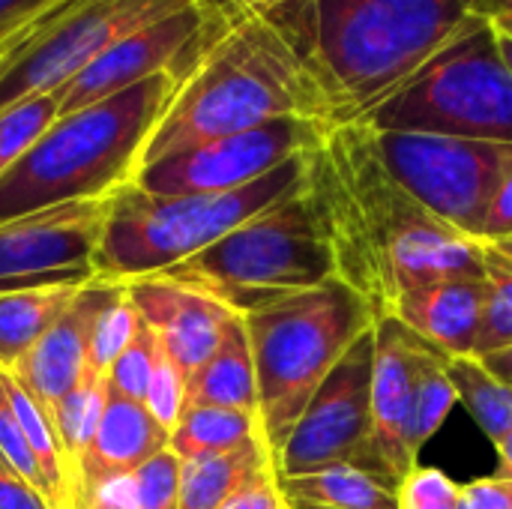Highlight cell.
<instances>
[{
	"instance_id": "obj_9",
	"label": "cell",
	"mask_w": 512,
	"mask_h": 509,
	"mask_svg": "<svg viewBox=\"0 0 512 509\" xmlns=\"http://www.w3.org/2000/svg\"><path fill=\"white\" fill-rule=\"evenodd\" d=\"M201 0H63L0 60V111L54 93L132 30Z\"/></svg>"
},
{
	"instance_id": "obj_15",
	"label": "cell",
	"mask_w": 512,
	"mask_h": 509,
	"mask_svg": "<svg viewBox=\"0 0 512 509\" xmlns=\"http://www.w3.org/2000/svg\"><path fill=\"white\" fill-rule=\"evenodd\" d=\"M432 345L417 339L402 321L384 318L375 324V369H372V435L363 471L399 486L417 459L408 450V429L420 372Z\"/></svg>"
},
{
	"instance_id": "obj_11",
	"label": "cell",
	"mask_w": 512,
	"mask_h": 509,
	"mask_svg": "<svg viewBox=\"0 0 512 509\" xmlns=\"http://www.w3.org/2000/svg\"><path fill=\"white\" fill-rule=\"evenodd\" d=\"M375 327L354 342L318 387L276 456L279 477H303L333 465L363 468L372 435Z\"/></svg>"
},
{
	"instance_id": "obj_14",
	"label": "cell",
	"mask_w": 512,
	"mask_h": 509,
	"mask_svg": "<svg viewBox=\"0 0 512 509\" xmlns=\"http://www.w3.org/2000/svg\"><path fill=\"white\" fill-rule=\"evenodd\" d=\"M207 30V3L180 9L174 15L156 18L108 51H102L84 72H78L69 84L57 90L60 114H72L93 102H102L114 93H123L153 75L171 72L183 78L198 54V45Z\"/></svg>"
},
{
	"instance_id": "obj_2",
	"label": "cell",
	"mask_w": 512,
	"mask_h": 509,
	"mask_svg": "<svg viewBox=\"0 0 512 509\" xmlns=\"http://www.w3.org/2000/svg\"><path fill=\"white\" fill-rule=\"evenodd\" d=\"M276 120L333 126L336 111L306 54L273 15L222 12L207 3L204 39L144 147L141 168Z\"/></svg>"
},
{
	"instance_id": "obj_3",
	"label": "cell",
	"mask_w": 512,
	"mask_h": 509,
	"mask_svg": "<svg viewBox=\"0 0 512 509\" xmlns=\"http://www.w3.org/2000/svg\"><path fill=\"white\" fill-rule=\"evenodd\" d=\"M270 15L306 54L336 123L363 120L486 24L474 0H288Z\"/></svg>"
},
{
	"instance_id": "obj_22",
	"label": "cell",
	"mask_w": 512,
	"mask_h": 509,
	"mask_svg": "<svg viewBox=\"0 0 512 509\" xmlns=\"http://www.w3.org/2000/svg\"><path fill=\"white\" fill-rule=\"evenodd\" d=\"M267 471H276V462L264 438H255L237 450L186 459L180 471L177 509H225L237 492Z\"/></svg>"
},
{
	"instance_id": "obj_38",
	"label": "cell",
	"mask_w": 512,
	"mask_h": 509,
	"mask_svg": "<svg viewBox=\"0 0 512 509\" xmlns=\"http://www.w3.org/2000/svg\"><path fill=\"white\" fill-rule=\"evenodd\" d=\"M225 509H294L288 504V498L282 495L279 486V474L267 471L258 480H252L243 492H237Z\"/></svg>"
},
{
	"instance_id": "obj_34",
	"label": "cell",
	"mask_w": 512,
	"mask_h": 509,
	"mask_svg": "<svg viewBox=\"0 0 512 509\" xmlns=\"http://www.w3.org/2000/svg\"><path fill=\"white\" fill-rule=\"evenodd\" d=\"M63 0H0V60Z\"/></svg>"
},
{
	"instance_id": "obj_12",
	"label": "cell",
	"mask_w": 512,
	"mask_h": 509,
	"mask_svg": "<svg viewBox=\"0 0 512 509\" xmlns=\"http://www.w3.org/2000/svg\"><path fill=\"white\" fill-rule=\"evenodd\" d=\"M327 126L309 120H276L249 132L225 135L144 165L135 186L150 195H213L249 186L288 159L306 153Z\"/></svg>"
},
{
	"instance_id": "obj_45",
	"label": "cell",
	"mask_w": 512,
	"mask_h": 509,
	"mask_svg": "<svg viewBox=\"0 0 512 509\" xmlns=\"http://www.w3.org/2000/svg\"><path fill=\"white\" fill-rule=\"evenodd\" d=\"M495 24H498V21H495ZM501 27H507V30H510V33H512V24H501Z\"/></svg>"
},
{
	"instance_id": "obj_32",
	"label": "cell",
	"mask_w": 512,
	"mask_h": 509,
	"mask_svg": "<svg viewBox=\"0 0 512 509\" xmlns=\"http://www.w3.org/2000/svg\"><path fill=\"white\" fill-rule=\"evenodd\" d=\"M396 501L399 509H459L462 486L441 468L417 465L396 486Z\"/></svg>"
},
{
	"instance_id": "obj_42",
	"label": "cell",
	"mask_w": 512,
	"mask_h": 509,
	"mask_svg": "<svg viewBox=\"0 0 512 509\" xmlns=\"http://www.w3.org/2000/svg\"><path fill=\"white\" fill-rule=\"evenodd\" d=\"M480 360H483V366H486L498 381H504L507 387H512V348L495 351V354H486V357H480Z\"/></svg>"
},
{
	"instance_id": "obj_1",
	"label": "cell",
	"mask_w": 512,
	"mask_h": 509,
	"mask_svg": "<svg viewBox=\"0 0 512 509\" xmlns=\"http://www.w3.org/2000/svg\"><path fill=\"white\" fill-rule=\"evenodd\" d=\"M306 195L336 279L366 303L375 324L396 318L423 285L486 270L480 240L432 216L396 183L366 120L333 123L306 150Z\"/></svg>"
},
{
	"instance_id": "obj_18",
	"label": "cell",
	"mask_w": 512,
	"mask_h": 509,
	"mask_svg": "<svg viewBox=\"0 0 512 509\" xmlns=\"http://www.w3.org/2000/svg\"><path fill=\"white\" fill-rule=\"evenodd\" d=\"M489 306V282L483 273H462L438 279L411 291L396 321L444 357H474Z\"/></svg>"
},
{
	"instance_id": "obj_8",
	"label": "cell",
	"mask_w": 512,
	"mask_h": 509,
	"mask_svg": "<svg viewBox=\"0 0 512 509\" xmlns=\"http://www.w3.org/2000/svg\"><path fill=\"white\" fill-rule=\"evenodd\" d=\"M378 132H426L512 144V72L492 24L453 42L363 117Z\"/></svg>"
},
{
	"instance_id": "obj_20",
	"label": "cell",
	"mask_w": 512,
	"mask_h": 509,
	"mask_svg": "<svg viewBox=\"0 0 512 509\" xmlns=\"http://www.w3.org/2000/svg\"><path fill=\"white\" fill-rule=\"evenodd\" d=\"M90 279L0 288V369L12 372L30 354V348L69 312Z\"/></svg>"
},
{
	"instance_id": "obj_17",
	"label": "cell",
	"mask_w": 512,
	"mask_h": 509,
	"mask_svg": "<svg viewBox=\"0 0 512 509\" xmlns=\"http://www.w3.org/2000/svg\"><path fill=\"white\" fill-rule=\"evenodd\" d=\"M117 282L93 276L69 312L30 348V354L12 369L15 381L51 414L57 402L78 384V378L87 372L90 360V336L96 315L102 312L105 300L111 297Z\"/></svg>"
},
{
	"instance_id": "obj_5",
	"label": "cell",
	"mask_w": 512,
	"mask_h": 509,
	"mask_svg": "<svg viewBox=\"0 0 512 509\" xmlns=\"http://www.w3.org/2000/svg\"><path fill=\"white\" fill-rule=\"evenodd\" d=\"M243 321L258 375L261 435L276 462L318 387L375 321L339 279L261 306Z\"/></svg>"
},
{
	"instance_id": "obj_7",
	"label": "cell",
	"mask_w": 512,
	"mask_h": 509,
	"mask_svg": "<svg viewBox=\"0 0 512 509\" xmlns=\"http://www.w3.org/2000/svg\"><path fill=\"white\" fill-rule=\"evenodd\" d=\"M159 276L189 285L237 315H249L336 279V270L303 186Z\"/></svg>"
},
{
	"instance_id": "obj_10",
	"label": "cell",
	"mask_w": 512,
	"mask_h": 509,
	"mask_svg": "<svg viewBox=\"0 0 512 509\" xmlns=\"http://www.w3.org/2000/svg\"><path fill=\"white\" fill-rule=\"evenodd\" d=\"M375 144L387 171L414 201L459 234L483 240L486 213L510 144L378 129Z\"/></svg>"
},
{
	"instance_id": "obj_19",
	"label": "cell",
	"mask_w": 512,
	"mask_h": 509,
	"mask_svg": "<svg viewBox=\"0 0 512 509\" xmlns=\"http://www.w3.org/2000/svg\"><path fill=\"white\" fill-rule=\"evenodd\" d=\"M171 432L156 423L144 402L108 393V405L96 438L72 474V509H78L102 483L126 477L168 450Z\"/></svg>"
},
{
	"instance_id": "obj_31",
	"label": "cell",
	"mask_w": 512,
	"mask_h": 509,
	"mask_svg": "<svg viewBox=\"0 0 512 509\" xmlns=\"http://www.w3.org/2000/svg\"><path fill=\"white\" fill-rule=\"evenodd\" d=\"M144 405L156 417V423L165 426L168 432L180 423V417L186 411V375L168 357V351L159 345V339H156V363H153Z\"/></svg>"
},
{
	"instance_id": "obj_40",
	"label": "cell",
	"mask_w": 512,
	"mask_h": 509,
	"mask_svg": "<svg viewBox=\"0 0 512 509\" xmlns=\"http://www.w3.org/2000/svg\"><path fill=\"white\" fill-rule=\"evenodd\" d=\"M480 252H483V261H486V264H495V267L512 270V240H501V243L480 240Z\"/></svg>"
},
{
	"instance_id": "obj_13",
	"label": "cell",
	"mask_w": 512,
	"mask_h": 509,
	"mask_svg": "<svg viewBox=\"0 0 512 509\" xmlns=\"http://www.w3.org/2000/svg\"><path fill=\"white\" fill-rule=\"evenodd\" d=\"M111 198L72 201L0 222V288L90 279Z\"/></svg>"
},
{
	"instance_id": "obj_6",
	"label": "cell",
	"mask_w": 512,
	"mask_h": 509,
	"mask_svg": "<svg viewBox=\"0 0 512 509\" xmlns=\"http://www.w3.org/2000/svg\"><path fill=\"white\" fill-rule=\"evenodd\" d=\"M306 186V153L267 177L213 195H150L135 183L111 195L93 276L132 282L159 276L204 252L252 216Z\"/></svg>"
},
{
	"instance_id": "obj_30",
	"label": "cell",
	"mask_w": 512,
	"mask_h": 509,
	"mask_svg": "<svg viewBox=\"0 0 512 509\" xmlns=\"http://www.w3.org/2000/svg\"><path fill=\"white\" fill-rule=\"evenodd\" d=\"M153 363H156V336L141 321L138 336L114 360V366L105 375L108 393H114L120 399H132V402H144L147 399V387H150V375H153Z\"/></svg>"
},
{
	"instance_id": "obj_29",
	"label": "cell",
	"mask_w": 512,
	"mask_h": 509,
	"mask_svg": "<svg viewBox=\"0 0 512 509\" xmlns=\"http://www.w3.org/2000/svg\"><path fill=\"white\" fill-rule=\"evenodd\" d=\"M138 330H141V315L132 306L126 285L117 282L111 297L105 300L102 312L96 315L93 336H90V360H87V366L93 372H99V375H108V369L132 345Z\"/></svg>"
},
{
	"instance_id": "obj_23",
	"label": "cell",
	"mask_w": 512,
	"mask_h": 509,
	"mask_svg": "<svg viewBox=\"0 0 512 509\" xmlns=\"http://www.w3.org/2000/svg\"><path fill=\"white\" fill-rule=\"evenodd\" d=\"M279 486L294 509H399L396 489L357 465L279 477Z\"/></svg>"
},
{
	"instance_id": "obj_4",
	"label": "cell",
	"mask_w": 512,
	"mask_h": 509,
	"mask_svg": "<svg viewBox=\"0 0 512 509\" xmlns=\"http://www.w3.org/2000/svg\"><path fill=\"white\" fill-rule=\"evenodd\" d=\"M177 84V75L162 72L102 102L60 114L0 177V222L72 201L111 198L129 186Z\"/></svg>"
},
{
	"instance_id": "obj_44",
	"label": "cell",
	"mask_w": 512,
	"mask_h": 509,
	"mask_svg": "<svg viewBox=\"0 0 512 509\" xmlns=\"http://www.w3.org/2000/svg\"><path fill=\"white\" fill-rule=\"evenodd\" d=\"M495 450H498V459H501V471L512 474V429L495 444Z\"/></svg>"
},
{
	"instance_id": "obj_43",
	"label": "cell",
	"mask_w": 512,
	"mask_h": 509,
	"mask_svg": "<svg viewBox=\"0 0 512 509\" xmlns=\"http://www.w3.org/2000/svg\"><path fill=\"white\" fill-rule=\"evenodd\" d=\"M492 24V33H495V42H498V51H501V57H504V63H507V69L512 72V33L507 27H501V24H495V21H489Z\"/></svg>"
},
{
	"instance_id": "obj_21",
	"label": "cell",
	"mask_w": 512,
	"mask_h": 509,
	"mask_svg": "<svg viewBox=\"0 0 512 509\" xmlns=\"http://www.w3.org/2000/svg\"><path fill=\"white\" fill-rule=\"evenodd\" d=\"M228 408L258 414V375L243 315H234L210 360L186 381V408Z\"/></svg>"
},
{
	"instance_id": "obj_28",
	"label": "cell",
	"mask_w": 512,
	"mask_h": 509,
	"mask_svg": "<svg viewBox=\"0 0 512 509\" xmlns=\"http://www.w3.org/2000/svg\"><path fill=\"white\" fill-rule=\"evenodd\" d=\"M60 117V96L36 93L0 111V177L48 132Z\"/></svg>"
},
{
	"instance_id": "obj_25",
	"label": "cell",
	"mask_w": 512,
	"mask_h": 509,
	"mask_svg": "<svg viewBox=\"0 0 512 509\" xmlns=\"http://www.w3.org/2000/svg\"><path fill=\"white\" fill-rule=\"evenodd\" d=\"M105 405H108V381H105V375H99L87 366V372L78 378V384L51 411V420H54V429L60 438V450H63L66 468H69V483H72L78 462L84 459V453L90 450V444L96 438Z\"/></svg>"
},
{
	"instance_id": "obj_26",
	"label": "cell",
	"mask_w": 512,
	"mask_h": 509,
	"mask_svg": "<svg viewBox=\"0 0 512 509\" xmlns=\"http://www.w3.org/2000/svg\"><path fill=\"white\" fill-rule=\"evenodd\" d=\"M447 375L483 435L498 444L512 429V387L498 381L480 357H447Z\"/></svg>"
},
{
	"instance_id": "obj_36",
	"label": "cell",
	"mask_w": 512,
	"mask_h": 509,
	"mask_svg": "<svg viewBox=\"0 0 512 509\" xmlns=\"http://www.w3.org/2000/svg\"><path fill=\"white\" fill-rule=\"evenodd\" d=\"M459 509H512V474L495 471L492 477H480L462 486V507Z\"/></svg>"
},
{
	"instance_id": "obj_16",
	"label": "cell",
	"mask_w": 512,
	"mask_h": 509,
	"mask_svg": "<svg viewBox=\"0 0 512 509\" xmlns=\"http://www.w3.org/2000/svg\"><path fill=\"white\" fill-rule=\"evenodd\" d=\"M123 285L141 321L180 366L186 381L210 360V354L222 342L225 327L237 315L219 300L168 276H147Z\"/></svg>"
},
{
	"instance_id": "obj_39",
	"label": "cell",
	"mask_w": 512,
	"mask_h": 509,
	"mask_svg": "<svg viewBox=\"0 0 512 509\" xmlns=\"http://www.w3.org/2000/svg\"><path fill=\"white\" fill-rule=\"evenodd\" d=\"M213 9L222 12H255V15H270L279 6H285L288 0H207Z\"/></svg>"
},
{
	"instance_id": "obj_35",
	"label": "cell",
	"mask_w": 512,
	"mask_h": 509,
	"mask_svg": "<svg viewBox=\"0 0 512 509\" xmlns=\"http://www.w3.org/2000/svg\"><path fill=\"white\" fill-rule=\"evenodd\" d=\"M483 240L501 243V240H512V144L504 159V171L501 180L495 186L489 213H486V225H483Z\"/></svg>"
},
{
	"instance_id": "obj_27",
	"label": "cell",
	"mask_w": 512,
	"mask_h": 509,
	"mask_svg": "<svg viewBox=\"0 0 512 509\" xmlns=\"http://www.w3.org/2000/svg\"><path fill=\"white\" fill-rule=\"evenodd\" d=\"M456 405H459V396H456V387H453V381L447 375V357L432 348V354H429V360H426V366L420 372L411 429H408V450H411L414 459H420L423 447L447 423V417H450V411Z\"/></svg>"
},
{
	"instance_id": "obj_24",
	"label": "cell",
	"mask_w": 512,
	"mask_h": 509,
	"mask_svg": "<svg viewBox=\"0 0 512 509\" xmlns=\"http://www.w3.org/2000/svg\"><path fill=\"white\" fill-rule=\"evenodd\" d=\"M261 435V420L258 414L246 411H228V408H186L180 423L171 429L168 447L186 462L195 456H210V453H225L237 450Z\"/></svg>"
},
{
	"instance_id": "obj_37",
	"label": "cell",
	"mask_w": 512,
	"mask_h": 509,
	"mask_svg": "<svg viewBox=\"0 0 512 509\" xmlns=\"http://www.w3.org/2000/svg\"><path fill=\"white\" fill-rule=\"evenodd\" d=\"M0 509H51L48 498L24 480L0 453Z\"/></svg>"
},
{
	"instance_id": "obj_33",
	"label": "cell",
	"mask_w": 512,
	"mask_h": 509,
	"mask_svg": "<svg viewBox=\"0 0 512 509\" xmlns=\"http://www.w3.org/2000/svg\"><path fill=\"white\" fill-rule=\"evenodd\" d=\"M0 453L3 459L24 477L30 480L51 504V489H48V480H45V471L33 453V447L27 444V435L18 423V414L9 402V393H6V381H3V369H0ZM54 509V507H51Z\"/></svg>"
},
{
	"instance_id": "obj_41",
	"label": "cell",
	"mask_w": 512,
	"mask_h": 509,
	"mask_svg": "<svg viewBox=\"0 0 512 509\" xmlns=\"http://www.w3.org/2000/svg\"><path fill=\"white\" fill-rule=\"evenodd\" d=\"M474 9L486 21L512 24V0H474Z\"/></svg>"
}]
</instances>
